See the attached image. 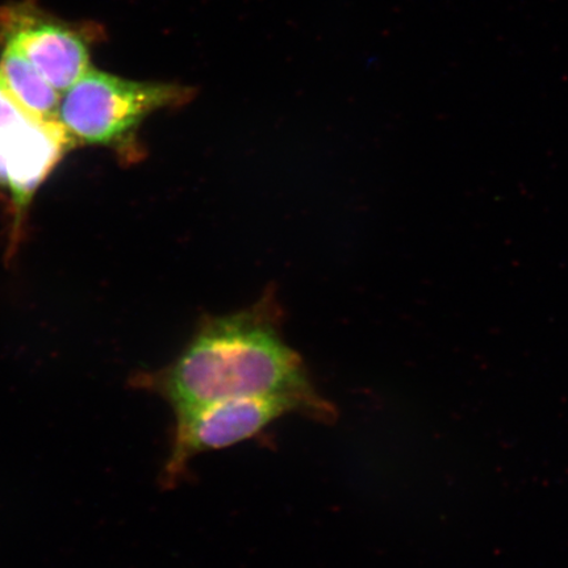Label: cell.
Returning <instances> with one entry per match:
<instances>
[{
  "label": "cell",
  "mask_w": 568,
  "mask_h": 568,
  "mask_svg": "<svg viewBox=\"0 0 568 568\" xmlns=\"http://www.w3.org/2000/svg\"><path fill=\"white\" fill-rule=\"evenodd\" d=\"M281 325L274 295L231 315L204 317L172 364L134 375L132 385L160 396L174 414L237 397L286 396L304 404L312 422L335 423L336 407L318 394Z\"/></svg>",
  "instance_id": "6da1fadb"
},
{
  "label": "cell",
  "mask_w": 568,
  "mask_h": 568,
  "mask_svg": "<svg viewBox=\"0 0 568 568\" xmlns=\"http://www.w3.org/2000/svg\"><path fill=\"white\" fill-rule=\"evenodd\" d=\"M193 90L180 84L151 83L89 69L63 92L59 119L74 144H126L152 113L187 103Z\"/></svg>",
  "instance_id": "7a4b0ae2"
},
{
  "label": "cell",
  "mask_w": 568,
  "mask_h": 568,
  "mask_svg": "<svg viewBox=\"0 0 568 568\" xmlns=\"http://www.w3.org/2000/svg\"><path fill=\"white\" fill-rule=\"evenodd\" d=\"M174 415L172 446L160 477L161 486L166 489L180 485L190 462L199 454L248 442L284 416L301 415L311 420L304 404L286 396L237 397L202 404Z\"/></svg>",
  "instance_id": "3957f363"
},
{
  "label": "cell",
  "mask_w": 568,
  "mask_h": 568,
  "mask_svg": "<svg viewBox=\"0 0 568 568\" xmlns=\"http://www.w3.org/2000/svg\"><path fill=\"white\" fill-rule=\"evenodd\" d=\"M74 145L60 120L41 119L21 105L0 74V187L26 210L68 149Z\"/></svg>",
  "instance_id": "277c9868"
},
{
  "label": "cell",
  "mask_w": 568,
  "mask_h": 568,
  "mask_svg": "<svg viewBox=\"0 0 568 568\" xmlns=\"http://www.w3.org/2000/svg\"><path fill=\"white\" fill-rule=\"evenodd\" d=\"M0 38L18 48L59 92L73 87L90 69L82 34L62 21L45 19L30 6L0 10Z\"/></svg>",
  "instance_id": "5b68a950"
},
{
  "label": "cell",
  "mask_w": 568,
  "mask_h": 568,
  "mask_svg": "<svg viewBox=\"0 0 568 568\" xmlns=\"http://www.w3.org/2000/svg\"><path fill=\"white\" fill-rule=\"evenodd\" d=\"M0 74L6 87L17 101L33 115L48 120H60L59 91L51 87L38 68L11 44H4Z\"/></svg>",
  "instance_id": "8992f818"
}]
</instances>
